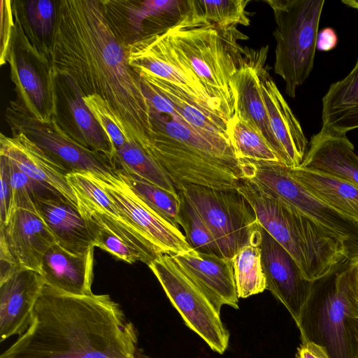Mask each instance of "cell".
<instances>
[{"instance_id": "obj_41", "label": "cell", "mask_w": 358, "mask_h": 358, "mask_svg": "<svg viewBox=\"0 0 358 358\" xmlns=\"http://www.w3.org/2000/svg\"><path fill=\"white\" fill-rule=\"evenodd\" d=\"M345 273L348 292L358 318V255L351 257L347 262Z\"/></svg>"}, {"instance_id": "obj_30", "label": "cell", "mask_w": 358, "mask_h": 358, "mask_svg": "<svg viewBox=\"0 0 358 358\" xmlns=\"http://www.w3.org/2000/svg\"><path fill=\"white\" fill-rule=\"evenodd\" d=\"M113 163L116 170L123 173L140 178L170 192H177L162 168L134 141L116 150Z\"/></svg>"}, {"instance_id": "obj_10", "label": "cell", "mask_w": 358, "mask_h": 358, "mask_svg": "<svg viewBox=\"0 0 358 358\" xmlns=\"http://www.w3.org/2000/svg\"><path fill=\"white\" fill-rule=\"evenodd\" d=\"M166 30L129 43L127 50L129 66L136 73L152 75L172 83L203 108L230 122L233 117L227 108L208 94Z\"/></svg>"}, {"instance_id": "obj_6", "label": "cell", "mask_w": 358, "mask_h": 358, "mask_svg": "<svg viewBox=\"0 0 358 358\" xmlns=\"http://www.w3.org/2000/svg\"><path fill=\"white\" fill-rule=\"evenodd\" d=\"M346 264L314 281L297 325L301 343L321 347L329 358H358V318L347 285Z\"/></svg>"}, {"instance_id": "obj_36", "label": "cell", "mask_w": 358, "mask_h": 358, "mask_svg": "<svg viewBox=\"0 0 358 358\" xmlns=\"http://www.w3.org/2000/svg\"><path fill=\"white\" fill-rule=\"evenodd\" d=\"M83 100L106 135L115 155L116 150L132 140L116 114L103 99L96 94H90L83 96Z\"/></svg>"}, {"instance_id": "obj_38", "label": "cell", "mask_w": 358, "mask_h": 358, "mask_svg": "<svg viewBox=\"0 0 358 358\" xmlns=\"http://www.w3.org/2000/svg\"><path fill=\"white\" fill-rule=\"evenodd\" d=\"M25 9L36 35L40 38L51 36L57 17V6L49 0H31L26 2Z\"/></svg>"}, {"instance_id": "obj_3", "label": "cell", "mask_w": 358, "mask_h": 358, "mask_svg": "<svg viewBox=\"0 0 358 358\" xmlns=\"http://www.w3.org/2000/svg\"><path fill=\"white\" fill-rule=\"evenodd\" d=\"M139 79L151 121L143 150L162 168L177 191L189 185L237 189L244 178L243 162L231 141L193 127L164 94Z\"/></svg>"}, {"instance_id": "obj_39", "label": "cell", "mask_w": 358, "mask_h": 358, "mask_svg": "<svg viewBox=\"0 0 358 358\" xmlns=\"http://www.w3.org/2000/svg\"><path fill=\"white\" fill-rule=\"evenodd\" d=\"M0 3V63L1 65H3L6 62L8 53L12 43V33L15 25L13 21L11 1L1 0Z\"/></svg>"}, {"instance_id": "obj_37", "label": "cell", "mask_w": 358, "mask_h": 358, "mask_svg": "<svg viewBox=\"0 0 358 358\" xmlns=\"http://www.w3.org/2000/svg\"><path fill=\"white\" fill-rule=\"evenodd\" d=\"M0 158L6 164L9 173L11 199L8 217L15 208L36 209L35 196L46 188L31 180L7 157L0 155Z\"/></svg>"}, {"instance_id": "obj_27", "label": "cell", "mask_w": 358, "mask_h": 358, "mask_svg": "<svg viewBox=\"0 0 358 358\" xmlns=\"http://www.w3.org/2000/svg\"><path fill=\"white\" fill-rule=\"evenodd\" d=\"M292 176L314 196L358 224V187L340 178L299 166Z\"/></svg>"}, {"instance_id": "obj_19", "label": "cell", "mask_w": 358, "mask_h": 358, "mask_svg": "<svg viewBox=\"0 0 358 358\" xmlns=\"http://www.w3.org/2000/svg\"><path fill=\"white\" fill-rule=\"evenodd\" d=\"M11 131V136L1 134L0 155L9 158L31 180L78 206L77 197L65 171L24 133Z\"/></svg>"}, {"instance_id": "obj_4", "label": "cell", "mask_w": 358, "mask_h": 358, "mask_svg": "<svg viewBox=\"0 0 358 358\" xmlns=\"http://www.w3.org/2000/svg\"><path fill=\"white\" fill-rule=\"evenodd\" d=\"M237 190L252 206L260 226L289 252L308 280L327 275L350 259L343 243L248 180H241Z\"/></svg>"}, {"instance_id": "obj_11", "label": "cell", "mask_w": 358, "mask_h": 358, "mask_svg": "<svg viewBox=\"0 0 358 358\" xmlns=\"http://www.w3.org/2000/svg\"><path fill=\"white\" fill-rule=\"evenodd\" d=\"M180 191L197 209L212 231L222 255L231 259L261 233L255 213L237 189L185 185Z\"/></svg>"}, {"instance_id": "obj_28", "label": "cell", "mask_w": 358, "mask_h": 358, "mask_svg": "<svg viewBox=\"0 0 358 358\" xmlns=\"http://www.w3.org/2000/svg\"><path fill=\"white\" fill-rule=\"evenodd\" d=\"M261 243L262 231L251 241L241 247L231 258L239 299L247 298L266 289Z\"/></svg>"}, {"instance_id": "obj_29", "label": "cell", "mask_w": 358, "mask_h": 358, "mask_svg": "<svg viewBox=\"0 0 358 358\" xmlns=\"http://www.w3.org/2000/svg\"><path fill=\"white\" fill-rule=\"evenodd\" d=\"M124 6L129 25L138 33L144 30L145 20H151L159 31L169 29L186 13L187 1L146 0L129 2Z\"/></svg>"}, {"instance_id": "obj_7", "label": "cell", "mask_w": 358, "mask_h": 358, "mask_svg": "<svg viewBox=\"0 0 358 358\" xmlns=\"http://www.w3.org/2000/svg\"><path fill=\"white\" fill-rule=\"evenodd\" d=\"M276 27L274 73L285 83V93L296 96V90L311 73L324 0H266Z\"/></svg>"}, {"instance_id": "obj_31", "label": "cell", "mask_w": 358, "mask_h": 358, "mask_svg": "<svg viewBox=\"0 0 358 358\" xmlns=\"http://www.w3.org/2000/svg\"><path fill=\"white\" fill-rule=\"evenodd\" d=\"M78 207L87 222L95 247L129 264L141 262L148 265L153 260L129 243L117 231L108 227L85 206L78 203Z\"/></svg>"}, {"instance_id": "obj_15", "label": "cell", "mask_w": 358, "mask_h": 358, "mask_svg": "<svg viewBox=\"0 0 358 358\" xmlns=\"http://www.w3.org/2000/svg\"><path fill=\"white\" fill-rule=\"evenodd\" d=\"M265 57L259 67L261 92L270 126L278 143L280 163L294 169L301 166L308 142L300 122L269 73Z\"/></svg>"}, {"instance_id": "obj_2", "label": "cell", "mask_w": 358, "mask_h": 358, "mask_svg": "<svg viewBox=\"0 0 358 358\" xmlns=\"http://www.w3.org/2000/svg\"><path fill=\"white\" fill-rule=\"evenodd\" d=\"M137 343L134 325L109 295L45 285L29 327L0 358H138Z\"/></svg>"}, {"instance_id": "obj_8", "label": "cell", "mask_w": 358, "mask_h": 358, "mask_svg": "<svg viewBox=\"0 0 358 358\" xmlns=\"http://www.w3.org/2000/svg\"><path fill=\"white\" fill-rule=\"evenodd\" d=\"M243 180L265 194L293 208L343 243L350 258L358 255V224L310 194L278 162L242 160Z\"/></svg>"}, {"instance_id": "obj_14", "label": "cell", "mask_w": 358, "mask_h": 358, "mask_svg": "<svg viewBox=\"0 0 358 358\" xmlns=\"http://www.w3.org/2000/svg\"><path fill=\"white\" fill-rule=\"evenodd\" d=\"M262 257L266 289L287 309L296 325L314 282L306 279L289 252L262 227Z\"/></svg>"}, {"instance_id": "obj_40", "label": "cell", "mask_w": 358, "mask_h": 358, "mask_svg": "<svg viewBox=\"0 0 358 358\" xmlns=\"http://www.w3.org/2000/svg\"><path fill=\"white\" fill-rule=\"evenodd\" d=\"M0 227H1L3 226L7 221L11 199L9 173L6 164L1 158H0Z\"/></svg>"}, {"instance_id": "obj_44", "label": "cell", "mask_w": 358, "mask_h": 358, "mask_svg": "<svg viewBox=\"0 0 358 358\" xmlns=\"http://www.w3.org/2000/svg\"><path fill=\"white\" fill-rule=\"evenodd\" d=\"M341 2L348 7L358 10V0H343Z\"/></svg>"}, {"instance_id": "obj_25", "label": "cell", "mask_w": 358, "mask_h": 358, "mask_svg": "<svg viewBox=\"0 0 358 358\" xmlns=\"http://www.w3.org/2000/svg\"><path fill=\"white\" fill-rule=\"evenodd\" d=\"M6 62L10 67L11 79L20 99L19 103L38 119L55 114L53 86L45 85L39 71L28 56L15 50L11 43Z\"/></svg>"}, {"instance_id": "obj_5", "label": "cell", "mask_w": 358, "mask_h": 358, "mask_svg": "<svg viewBox=\"0 0 358 358\" xmlns=\"http://www.w3.org/2000/svg\"><path fill=\"white\" fill-rule=\"evenodd\" d=\"M166 31L208 94L222 103L234 117L231 78L245 52L246 47L238 43L245 35L236 27L221 28L188 8Z\"/></svg>"}, {"instance_id": "obj_21", "label": "cell", "mask_w": 358, "mask_h": 358, "mask_svg": "<svg viewBox=\"0 0 358 358\" xmlns=\"http://www.w3.org/2000/svg\"><path fill=\"white\" fill-rule=\"evenodd\" d=\"M172 256L198 284L220 314L224 305L238 308L231 259L193 249Z\"/></svg>"}, {"instance_id": "obj_1", "label": "cell", "mask_w": 358, "mask_h": 358, "mask_svg": "<svg viewBox=\"0 0 358 358\" xmlns=\"http://www.w3.org/2000/svg\"><path fill=\"white\" fill-rule=\"evenodd\" d=\"M127 44L104 1L57 2L48 48L51 74L71 78L83 96L103 99L142 148L151 129L150 108L139 77L129 64Z\"/></svg>"}, {"instance_id": "obj_24", "label": "cell", "mask_w": 358, "mask_h": 358, "mask_svg": "<svg viewBox=\"0 0 358 358\" xmlns=\"http://www.w3.org/2000/svg\"><path fill=\"white\" fill-rule=\"evenodd\" d=\"M54 76V75H52ZM58 76L62 84L52 76L55 84L62 92L63 99L66 104L67 123L61 126L74 140L85 148L100 153L113 162L114 151L106 135L90 112L83 96L75 83L69 78Z\"/></svg>"}, {"instance_id": "obj_9", "label": "cell", "mask_w": 358, "mask_h": 358, "mask_svg": "<svg viewBox=\"0 0 358 358\" xmlns=\"http://www.w3.org/2000/svg\"><path fill=\"white\" fill-rule=\"evenodd\" d=\"M148 267L186 325L215 352L227 349L229 332L201 287L172 255H158Z\"/></svg>"}, {"instance_id": "obj_33", "label": "cell", "mask_w": 358, "mask_h": 358, "mask_svg": "<svg viewBox=\"0 0 358 358\" xmlns=\"http://www.w3.org/2000/svg\"><path fill=\"white\" fill-rule=\"evenodd\" d=\"M180 224L190 247L199 252L223 257L214 236L194 204L180 191Z\"/></svg>"}, {"instance_id": "obj_42", "label": "cell", "mask_w": 358, "mask_h": 358, "mask_svg": "<svg viewBox=\"0 0 358 358\" xmlns=\"http://www.w3.org/2000/svg\"><path fill=\"white\" fill-rule=\"evenodd\" d=\"M338 43V36L335 30L326 27L318 31L316 41V49L320 51H329Z\"/></svg>"}, {"instance_id": "obj_20", "label": "cell", "mask_w": 358, "mask_h": 358, "mask_svg": "<svg viewBox=\"0 0 358 358\" xmlns=\"http://www.w3.org/2000/svg\"><path fill=\"white\" fill-rule=\"evenodd\" d=\"M35 203L61 248L75 255L94 249L92 234L77 206L49 189L37 192Z\"/></svg>"}, {"instance_id": "obj_23", "label": "cell", "mask_w": 358, "mask_h": 358, "mask_svg": "<svg viewBox=\"0 0 358 358\" xmlns=\"http://www.w3.org/2000/svg\"><path fill=\"white\" fill-rule=\"evenodd\" d=\"M301 166L340 178L358 187V155L346 134L321 129L312 136Z\"/></svg>"}, {"instance_id": "obj_18", "label": "cell", "mask_w": 358, "mask_h": 358, "mask_svg": "<svg viewBox=\"0 0 358 358\" xmlns=\"http://www.w3.org/2000/svg\"><path fill=\"white\" fill-rule=\"evenodd\" d=\"M0 231L18 266L38 272L45 252L57 243L37 208L14 209Z\"/></svg>"}, {"instance_id": "obj_43", "label": "cell", "mask_w": 358, "mask_h": 358, "mask_svg": "<svg viewBox=\"0 0 358 358\" xmlns=\"http://www.w3.org/2000/svg\"><path fill=\"white\" fill-rule=\"evenodd\" d=\"M296 358H329L325 351L313 343H301Z\"/></svg>"}, {"instance_id": "obj_12", "label": "cell", "mask_w": 358, "mask_h": 358, "mask_svg": "<svg viewBox=\"0 0 358 358\" xmlns=\"http://www.w3.org/2000/svg\"><path fill=\"white\" fill-rule=\"evenodd\" d=\"M6 117L11 130L27 135L67 174L103 176L116 171L113 161L85 148L69 135L54 114L38 119L30 115L18 101H12Z\"/></svg>"}, {"instance_id": "obj_32", "label": "cell", "mask_w": 358, "mask_h": 358, "mask_svg": "<svg viewBox=\"0 0 358 358\" xmlns=\"http://www.w3.org/2000/svg\"><path fill=\"white\" fill-rule=\"evenodd\" d=\"M187 2L192 13L221 28L250 24L246 11L249 0H190Z\"/></svg>"}, {"instance_id": "obj_13", "label": "cell", "mask_w": 358, "mask_h": 358, "mask_svg": "<svg viewBox=\"0 0 358 358\" xmlns=\"http://www.w3.org/2000/svg\"><path fill=\"white\" fill-rule=\"evenodd\" d=\"M90 175L143 233L159 255H177L192 249L180 229L153 210L117 170L103 176Z\"/></svg>"}, {"instance_id": "obj_17", "label": "cell", "mask_w": 358, "mask_h": 358, "mask_svg": "<svg viewBox=\"0 0 358 358\" xmlns=\"http://www.w3.org/2000/svg\"><path fill=\"white\" fill-rule=\"evenodd\" d=\"M45 285L39 272L22 268L0 282V342L27 330Z\"/></svg>"}, {"instance_id": "obj_35", "label": "cell", "mask_w": 358, "mask_h": 358, "mask_svg": "<svg viewBox=\"0 0 358 358\" xmlns=\"http://www.w3.org/2000/svg\"><path fill=\"white\" fill-rule=\"evenodd\" d=\"M230 127L231 141L238 159L280 163L267 141L253 128L235 115Z\"/></svg>"}, {"instance_id": "obj_16", "label": "cell", "mask_w": 358, "mask_h": 358, "mask_svg": "<svg viewBox=\"0 0 358 358\" xmlns=\"http://www.w3.org/2000/svg\"><path fill=\"white\" fill-rule=\"evenodd\" d=\"M268 52V45L259 49L245 48V55L231 78L234 115L262 136L279 159V147L270 126L259 79V65Z\"/></svg>"}, {"instance_id": "obj_22", "label": "cell", "mask_w": 358, "mask_h": 358, "mask_svg": "<svg viewBox=\"0 0 358 358\" xmlns=\"http://www.w3.org/2000/svg\"><path fill=\"white\" fill-rule=\"evenodd\" d=\"M94 250L75 255L57 243L50 247L43 258L39 272L45 285L70 294H92Z\"/></svg>"}, {"instance_id": "obj_26", "label": "cell", "mask_w": 358, "mask_h": 358, "mask_svg": "<svg viewBox=\"0 0 358 358\" xmlns=\"http://www.w3.org/2000/svg\"><path fill=\"white\" fill-rule=\"evenodd\" d=\"M322 130L346 134L358 129V59L348 75L332 83L322 98Z\"/></svg>"}, {"instance_id": "obj_34", "label": "cell", "mask_w": 358, "mask_h": 358, "mask_svg": "<svg viewBox=\"0 0 358 358\" xmlns=\"http://www.w3.org/2000/svg\"><path fill=\"white\" fill-rule=\"evenodd\" d=\"M119 172L134 191L153 210L180 229V197L178 192H170L140 178Z\"/></svg>"}]
</instances>
